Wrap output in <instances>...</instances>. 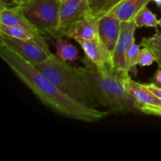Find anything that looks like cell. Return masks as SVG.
<instances>
[{
    "label": "cell",
    "mask_w": 161,
    "mask_h": 161,
    "mask_svg": "<svg viewBox=\"0 0 161 161\" xmlns=\"http://www.w3.org/2000/svg\"><path fill=\"white\" fill-rule=\"evenodd\" d=\"M149 48L153 50L156 58V62L158 64L159 68L161 69V45L160 46H153L149 47Z\"/></svg>",
    "instance_id": "22"
},
{
    "label": "cell",
    "mask_w": 161,
    "mask_h": 161,
    "mask_svg": "<svg viewBox=\"0 0 161 161\" xmlns=\"http://www.w3.org/2000/svg\"><path fill=\"white\" fill-rule=\"evenodd\" d=\"M159 26L160 28V32H157L152 37L144 38L142 39L140 45L142 47H153V46H160L161 45V18L159 20Z\"/></svg>",
    "instance_id": "20"
},
{
    "label": "cell",
    "mask_w": 161,
    "mask_h": 161,
    "mask_svg": "<svg viewBox=\"0 0 161 161\" xmlns=\"http://www.w3.org/2000/svg\"><path fill=\"white\" fill-rule=\"evenodd\" d=\"M35 66L73 100L86 106L94 107V98L78 68L70 65L68 61L53 53L45 62Z\"/></svg>",
    "instance_id": "3"
},
{
    "label": "cell",
    "mask_w": 161,
    "mask_h": 161,
    "mask_svg": "<svg viewBox=\"0 0 161 161\" xmlns=\"http://www.w3.org/2000/svg\"><path fill=\"white\" fill-rule=\"evenodd\" d=\"M0 25L9 26L21 25L31 29L36 30V28L26 18L19 5H16L14 7H7L6 6L2 5L0 11Z\"/></svg>",
    "instance_id": "13"
},
{
    "label": "cell",
    "mask_w": 161,
    "mask_h": 161,
    "mask_svg": "<svg viewBox=\"0 0 161 161\" xmlns=\"http://www.w3.org/2000/svg\"><path fill=\"white\" fill-rule=\"evenodd\" d=\"M54 46L56 48V54L61 59L68 62H72L77 61L80 58V54L76 47L63 39L62 37L56 39Z\"/></svg>",
    "instance_id": "15"
},
{
    "label": "cell",
    "mask_w": 161,
    "mask_h": 161,
    "mask_svg": "<svg viewBox=\"0 0 161 161\" xmlns=\"http://www.w3.org/2000/svg\"><path fill=\"white\" fill-rule=\"evenodd\" d=\"M0 57L16 76L31 92L53 111L67 117L86 123H95L105 119L108 112L86 106L61 91L34 64L28 62L14 52L0 45Z\"/></svg>",
    "instance_id": "1"
},
{
    "label": "cell",
    "mask_w": 161,
    "mask_h": 161,
    "mask_svg": "<svg viewBox=\"0 0 161 161\" xmlns=\"http://www.w3.org/2000/svg\"><path fill=\"white\" fill-rule=\"evenodd\" d=\"M140 46L137 45L136 43L134 44L130 49L129 50L127 55V66L128 69L129 73H136L137 65H138V59H139L140 53Z\"/></svg>",
    "instance_id": "17"
},
{
    "label": "cell",
    "mask_w": 161,
    "mask_h": 161,
    "mask_svg": "<svg viewBox=\"0 0 161 161\" xmlns=\"http://www.w3.org/2000/svg\"><path fill=\"white\" fill-rule=\"evenodd\" d=\"M160 86V87H161V86Z\"/></svg>",
    "instance_id": "28"
},
{
    "label": "cell",
    "mask_w": 161,
    "mask_h": 161,
    "mask_svg": "<svg viewBox=\"0 0 161 161\" xmlns=\"http://www.w3.org/2000/svg\"><path fill=\"white\" fill-rule=\"evenodd\" d=\"M108 0H88V14L97 18Z\"/></svg>",
    "instance_id": "19"
},
{
    "label": "cell",
    "mask_w": 161,
    "mask_h": 161,
    "mask_svg": "<svg viewBox=\"0 0 161 161\" xmlns=\"http://www.w3.org/2000/svg\"><path fill=\"white\" fill-rule=\"evenodd\" d=\"M160 9H161V8H160Z\"/></svg>",
    "instance_id": "29"
},
{
    "label": "cell",
    "mask_w": 161,
    "mask_h": 161,
    "mask_svg": "<svg viewBox=\"0 0 161 161\" xmlns=\"http://www.w3.org/2000/svg\"><path fill=\"white\" fill-rule=\"evenodd\" d=\"M120 1L121 0H108L106 3V4H105V6H104L103 9H102V12L100 13V14H99L98 17H97V18L101 17L102 16L105 15L106 13H108V11L112 9V8L114 7V6H116L117 3H119Z\"/></svg>",
    "instance_id": "21"
},
{
    "label": "cell",
    "mask_w": 161,
    "mask_h": 161,
    "mask_svg": "<svg viewBox=\"0 0 161 161\" xmlns=\"http://www.w3.org/2000/svg\"><path fill=\"white\" fill-rule=\"evenodd\" d=\"M0 45L34 65L45 62L52 54L42 36L36 39H20L0 32Z\"/></svg>",
    "instance_id": "5"
},
{
    "label": "cell",
    "mask_w": 161,
    "mask_h": 161,
    "mask_svg": "<svg viewBox=\"0 0 161 161\" xmlns=\"http://www.w3.org/2000/svg\"><path fill=\"white\" fill-rule=\"evenodd\" d=\"M0 32L20 39H36L41 37L42 34L36 30L31 29L21 25H0Z\"/></svg>",
    "instance_id": "14"
},
{
    "label": "cell",
    "mask_w": 161,
    "mask_h": 161,
    "mask_svg": "<svg viewBox=\"0 0 161 161\" xmlns=\"http://www.w3.org/2000/svg\"><path fill=\"white\" fill-rule=\"evenodd\" d=\"M78 69L91 95L102 106L114 113H140V104L124 86L126 78L114 69L102 72L91 66Z\"/></svg>",
    "instance_id": "2"
},
{
    "label": "cell",
    "mask_w": 161,
    "mask_h": 161,
    "mask_svg": "<svg viewBox=\"0 0 161 161\" xmlns=\"http://www.w3.org/2000/svg\"><path fill=\"white\" fill-rule=\"evenodd\" d=\"M76 42L84 52L85 65L91 66L102 72H107L114 69L112 55L98 36L90 39H80Z\"/></svg>",
    "instance_id": "6"
},
{
    "label": "cell",
    "mask_w": 161,
    "mask_h": 161,
    "mask_svg": "<svg viewBox=\"0 0 161 161\" xmlns=\"http://www.w3.org/2000/svg\"><path fill=\"white\" fill-rule=\"evenodd\" d=\"M144 85L146 86V87L147 88L149 91H150L151 92L153 93L155 95H157L159 98L161 99V87L157 86V85L154 84V83H146V84H144Z\"/></svg>",
    "instance_id": "23"
},
{
    "label": "cell",
    "mask_w": 161,
    "mask_h": 161,
    "mask_svg": "<svg viewBox=\"0 0 161 161\" xmlns=\"http://www.w3.org/2000/svg\"><path fill=\"white\" fill-rule=\"evenodd\" d=\"M156 61L155 55L149 47H143L139 53V59H138V65L142 67L150 66Z\"/></svg>",
    "instance_id": "18"
},
{
    "label": "cell",
    "mask_w": 161,
    "mask_h": 161,
    "mask_svg": "<svg viewBox=\"0 0 161 161\" xmlns=\"http://www.w3.org/2000/svg\"><path fill=\"white\" fill-rule=\"evenodd\" d=\"M13 2H14V3H16L17 5H21L23 4V3H26L27 1H28V0H12Z\"/></svg>",
    "instance_id": "25"
},
{
    "label": "cell",
    "mask_w": 161,
    "mask_h": 161,
    "mask_svg": "<svg viewBox=\"0 0 161 161\" xmlns=\"http://www.w3.org/2000/svg\"><path fill=\"white\" fill-rule=\"evenodd\" d=\"M151 1L153 0H121L105 14H111L121 22L131 21Z\"/></svg>",
    "instance_id": "12"
},
{
    "label": "cell",
    "mask_w": 161,
    "mask_h": 161,
    "mask_svg": "<svg viewBox=\"0 0 161 161\" xmlns=\"http://www.w3.org/2000/svg\"><path fill=\"white\" fill-rule=\"evenodd\" d=\"M136 27L138 28L147 27V28H157L159 26V20L157 16L147 7L143 8L139 11L134 19Z\"/></svg>",
    "instance_id": "16"
},
{
    "label": "cell",
    "mask_w": 161,
    "mask_h": 161,
    "mask_svg": "<svg viewBox=\"0 0 161 161\" xmlns=\"http://www.w3.org/2000/svg\"><path fill=\"white\" fill-rule=\"evenodd\" d=\"M61 3V0H28L19 6L39 32L58 39Z\"/></svg>",
    "instance_id": "4"
},
{
    "label": "cell",
    "mask_w": 161,
    "mask_h": 161,
    "mask_svg": "<svg viewBox=\"0 0 161 161\" xmlns=\"http://www.w3.org/2000/svg\"><path fill=\"white\" fill-rule=\"evenodd\" d=\"M69 0H61V3H64V2H67Z\"/></svg>",
    "instance_id": "27"
},
{
    "label": "cell",
    "mask_w": 161,
    "mask_h": 161,
    "mask_svg": "<svg viewBox=\"0 0 161 161\" xmlns=\"http://www.w3.org/2000/svg\"><path fill=\"white\" fill-rule=\"evenodd\" d=\"M136 28L135 20L121 22L120 35L113 55V64L115 71L124 78L129 77L127 55L130 47L135 43Z\"/></svg>",
    "instance_id": "7"
},
{
    "label": "cell",
    "mask_w": 161,
    "mask_h": 161,
    "mask_svg": "<svg viewBox=\"0 0 161 161\" xmlns=\"http://www.w3.org/2000/svg\"><path fill=\"white\" fill-rule=\"evenodd\" d=\"M97 20L96 17L86 14L81 19L72 24L64 36L75 39H90L97 37Z\"/></svg>",
    "instance_id": "11"
},
{
    "label": "cell",
    "mask_w": 161,
    "mask_h": 161,
    "mask_svg": "<svg viewBox=\"0 0 161 161\" xmlns=\"http://www.w3.org/2000/svg\"><path fill=\"white\" fill-rule=\"evenodd\" d=\"M88 0H69L61 3L59 36L63 37L69 27L88 14Z\"/></svg>",
    "instance_id": "10"
},
{
    "label": "cell",
    "mask_w": 161,
    "mask_h": 161,
    "mask_svg": "<svg viewBox=\"0 0 161 161\" xmlns=\"http://www.w3.org/2000/svg\"><path fill=\"white\" fill-rule=\"evenodd\" d=\"M153 83L156 84L157 86H161V69L159 68L158 70L156 72L153 79Z\"/></svg>",
    "instance_id": "24"
},
{
    "label": "cell",
    "mask_w": 161,
    "mask_h": 161,
    "mask_svg": "<svg viewBox=\"0 0 161 161\" xmlns=\"http://www.w3.org/2000/svg\"><path fill=\"white\" fill-rule=\"evenodd\" d=\"M120 20L111 14H105L97 20V36L112 58L120 35Z\"/></svg>",
    "instance_id": "9"
},
{
    "label": "cell",
    "mask_w": 161,
    "mask_h": 161,
    "mask_svg": "<svg viewBox=\"0 0 161 161\" xmlns=\"http://www.w3.org/2000/svg\"><path fill=\"white\" fill-rule=\"evenodd\" d=\"M124 86L140 104V113L161 117V99L144 84L134 81L130 76L124 80Z\"/></svg>",
    "instance_id": "8"
},
{
    "label": "cell",
    "mask_w": 161,
    "mask_h": 161,
    "mask_svg": "<svg viewBox=\"0 0 161 161\" xmlns=\"http://www.w3.org/2000/svg\"><path fill=\"white\" fill-rule=\"evenodd\" d=\"M153 1L154 3L157 5V6H160V7L161 8V0H153Z\"/></svg>",
    "instance_id": "26"
}]
</instances>
